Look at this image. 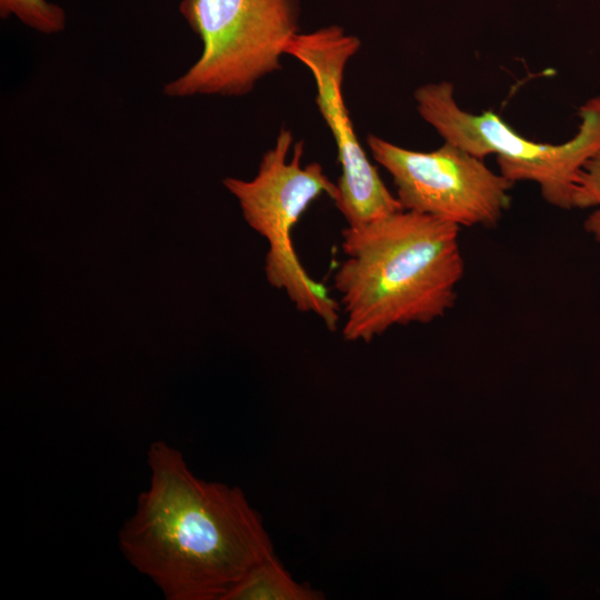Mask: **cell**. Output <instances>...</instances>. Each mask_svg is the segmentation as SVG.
<instances>
[{"label": "cell", "mask_w": 600, "mask_h": 600, "mask_svg": "<svg viewBox=\"0 0 600 600\" xmlns=\"http://www.w3.org/2000/svg\"><path fill=\"white\" fill-rule=\"evenodd\" d=\"M372 158L392 177L402 209L462 227L491 228L511 203L513 186L484 160L448 142L432 151H414L372 133Z\"/></svg>", "instance_id": "cell-6"}, {"label": "cell", "mask_w": 600, "mask_h": 600, "mask_svg": "<svg viewBox=\"0 0 600 600\" xmlns=\"http://www.w3.org/2000/svg\"><path fill=\"white\" fill-rule=\"evenodd\" d=\"M292 140L291 130L281 128L274 147L262 156L253 179L229 177L223 184L238 199L246 222L268 242L264 272L269 284L283 291L299 311L318 316L334 331L340 304L301 264L292 230L322 194L334 201L338 188L319 162L302 164L303 141L293 146L292 157L287 160Z\"/></svg>", "instance_id": "cell-4"}, {"label": "cell", "mask_w": 600, "mask_h": 600, "mask_svg": "<svg viewBox=\"0 0 600 600\" xmlns=\"http://www.w3.org/2000/svg\"><path fill=\"white\" fill-rule=\"evenodd\" d=\"M0 16H16L22 23L38 32L52 34L66 28V12L47 0H0Z\"/></svg>", "instance_id": "cell-9"}, {"label": "cell", "mask_w": 600, "mask_h": 600, "mask_svg": "<svg viewBox=\"0 0 600 600\" xmlns=\"http://www.w3.org/2000/svg\"><path fill=\"white\" fill-rule=\"evenodd\" d=\"M596 208L584 220V230L600 242V152L592 157L578 174L573 209Z\"/></svg>", "instance_id": "cell-10"}, {"label": "cell", "mask_w": 600, "mask_h": 600, "mask_svg": "<svg viewBox=\"0 0 600 600\" xmlns=\"http://www.w3.org/2000/svg\"><path fill=\"white\" fill-rule=\"evenodd\" d=\"M460 228L399 210L342 230L333 276L342 337L370 342L396 326L429 323L453 308L464 274Z\"/></svg>", "instance_id": "cell-2"}, {"label": "cell", "mask_w": 600, "mask_h": 600, "mask_svg": "<svg viewBox=\"0 0 600 600\" xmlns=\"http://www.w3.org/2000/svg\"><path fill=\"white\" fill-rule=\"evenodd\" d=\"M324 594L296 581L272 554L252 568L230 589L224 600H322Z\"/></svg>", "instance_id": "cell-8"}, {"label": "cell", "mask_w": 600, "mask_h": 600, "mask_svg": "<svg viewBox=\"0 0 600 600\" xmlns=\"http://www.w3.org/2000/svg\"><path fill=\"white\" fill-rule=\"evenodd\" d=\"M147 462L149 486L118 533L120 551L167 600H224L274 554L261 516L240 488L197 477L164 441L150 444Z\"/></svg>", "instance_id": "cell-1"}, {"label": "cell", "mask_w": 600, "mask_h": 600, "mask_svg": "<svg viewBox=\"0 0 600 600\" xmlns=\"http://www.w3.org/2000/svg\"><path fill=\"white\" fill-rule=\"evenodd\" d=\"M413 98L421 118L444 141L481 159L496 156L499 172L509 181L533 182L546 202L563 210L573 209L578 174L600 152V93L581 104L578 131L559 144L520 136L491 110L477 114L462 109L449 81L422 84Z\"/></svg>", "instance_id": "cell-3"}, {"label": "cell", "mask_w": 600, "mask_h": 600, "mask_svg": "<svg viewBox=\"0 0 600 600\" xmlns=\"http://www.w3.org/2000/svg\"><path fill=\"white\" fill-rule=\"evenodd\" d=\"M360 46L359 38L348 34L343 28L328 26L297 33L284 50L302 62L314 79L316 103L332 133L341 167L334 203L349 227L402 210L359 142L344 103V70Z\"/></svg>", "instance_id": "cell-7"}, {"label": "cell", "mask_w": 600, "mask_h": 600, "mask_svg": "<svg viewBox=\"0 0 600 600\" xmlns=\"http://www.w3.org/2000/svg\"><path fill=\"white\" fill-rule=\"evenodd\" d=\"M179 10L202 52L163 86L170 98L250 93L281 69L287 44L300 32L298 0H181Z\"/></svg>", "instance_id": "cell-5"}]
</instances>
